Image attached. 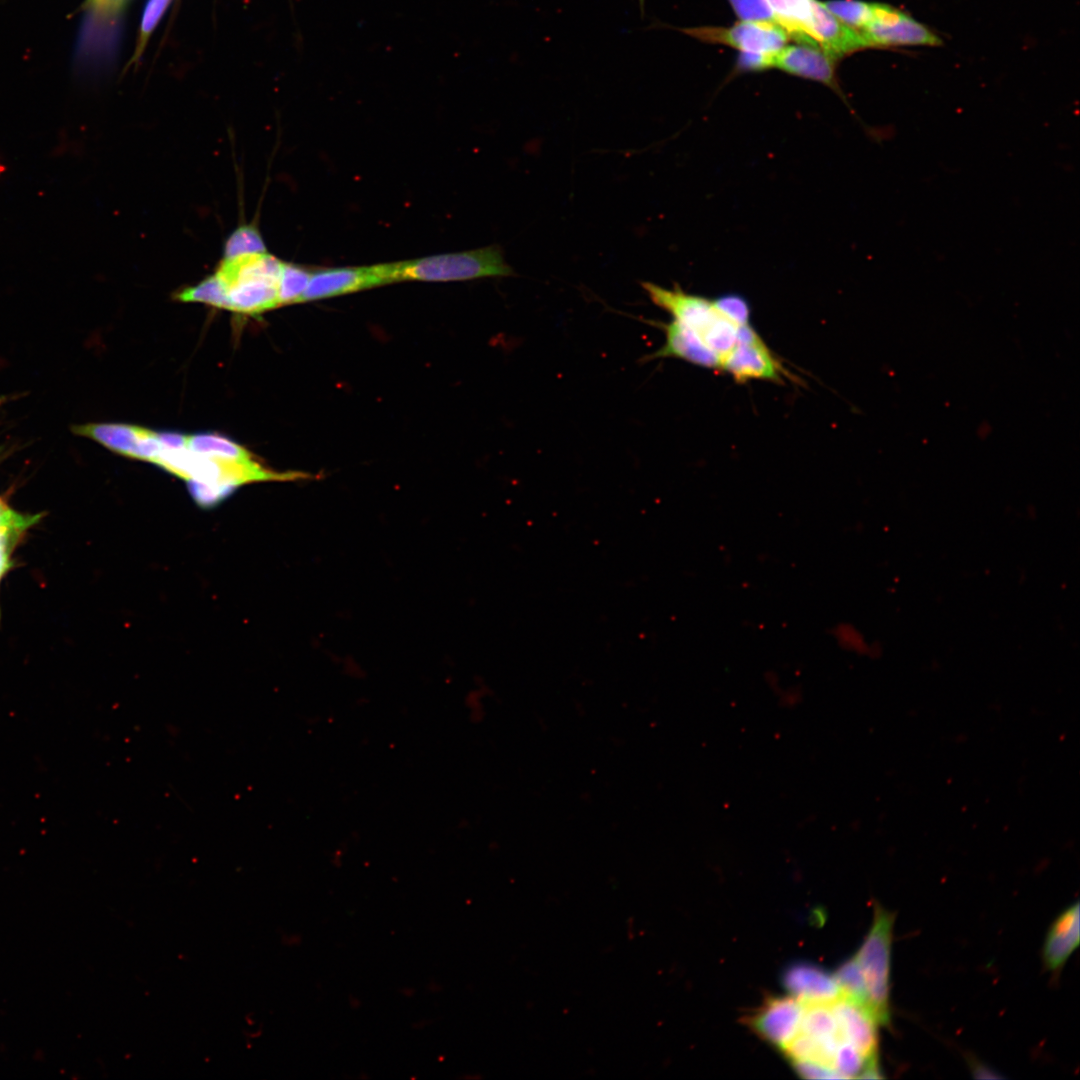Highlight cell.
Returning a JSON list of instances; mask_svg holds the SVG:
<instances>
[{
  "label": "cell",
  "mask_w": 1080,
  "mask_h": 1080,
  "mask_svg": "<svg viewBox=\"0 0 1080 1080\" xmlns=\"http://www.w3.org/2000/svg\"><path fill=\"white\" fill-rule=\"evenodd\" d=\"M380 269L387 283L404 280L462 281L513 275V269L506 263L498 245L380 264Z\"/></svg>",
  "instance_id": "obj_1"
},
{
  "label": "cell",
  "mask_w": 1080,
  "mask_h": 1080,
  "mask_svg": "<svg viewBox=\"0 0 1080 1080\" xmlns=\"http://www.w3.org/2000/svg\"><path fill=\"white\" fill-rule=\"evenodd\" d=\"M641 286L656 306L694 333L720 358V363L735 346L739 326L728 320L712 300L686 293L679 286L667 289L647 281L641 282Z\"/></svg>",
  "instance_id": "obj_2"
},
{
  "label": "cell",
  "mask_w": 1080,
  "mask_h": 1080,
  "mask_svg": "<svg viewBox=\"0 0 1080 1080\" xmlns=\"http://www.w3.org/2000/svg\"><path fill=\"white\" fill-rule=\"evenodd\" d=\"M282 263L267 252L223 259L216 274L226 287L230 310L257 314L279 306Z\"/></svg>",
  "instance_id": "obj_3"
},
{
  "label": "cell",
  "mask_w": 1080,
  "mask_h": 1080,
  "mask_svg": "<svg viewBox=\"0 0 1080 1080\" xmlns=\"http://www.w3.org/2000/svg\"><path fill=\"white\" fill-rule=\"evenodd\" d=\"M873 920L862 945L854 955L868 994L869 1011L879 1025L890 1023L891 948L895 914L879 903L873 905Z\"/></svg>",
  "instance_id": "obj_4"
},
{
  "label": "cell",
  "mask_w": 1080,
  "mask_h": 1080,
  "mask_svg": "<svg viewBox=\"0 0 1080 1080\" xmlns=\"http://www.w3.org/2000/svg\"><path fill=\"white\" fill-rule=\"evenodd\" d=\"M679 30L703 42L728 45L740 52L775 53L790 39L782 27L767 22L741 21L728 27L699 26Z\"/></svg>",
  "instance_id": "obj_5"
},
{
  "label": "cell",
  "mask_w": 1080,
  "mask_h": 1080,
  "mask_svg": "<svg viewBox=\"0 0 1080 1080\" xmlns=\"http://www.w3.org/2000/svg\"><path fill=\"white\" fill-rule=\"evenodd\" d=\"M720 369L739 383L752 379L781 382L784 372L779 361L750 324L739 327L736 344L722 358Z\"/></svg>",
  "instance_id": "obj_6"
},
{
  "label": "cell",
  "mask_w": 1080,
  "mask_h": 1080,
  "mask_svg": "<svg viewBox=\"0 0 1080 1080\" xmlns=\"http://www.w3.org/2000/svg\"><path fill=\"white\" fill-rule=\"evenodd\" d=\"M859 32L868 47L942 44L941 39L924 24L882 3L878 4L872 21Z\"/></svg>",
  "instance_id": "obj_7"
},
{
  "label": "cell",
  "mask_w": 1080,
  "mask_h": 1080,
  "mask_svg": "<svg viewBox=\"0 0 1080 1080\" xmlns=\"http://www.w3.org/2000/svg\"><path fill=\"white\" fill-rule=\"evenodd\" d=\"M803 1004L792 996H769L751 1013L744 1024L760 1039L783 1050L797 1034Z\"/></svg>",
  "instance_id": "obj_8"
},
{
  "label": "cell",
  "mask_w": 1080,
  "mask_h": 1080,
  "mask_svg": "<svg viewBox=\"0 0 1080 1080\" xmlns=\"http://www.w3.org/2000/svg\"><path fill=\"white\" fill-rule=\"evenodd\" d=\"M72 431L123 456L153 463L163 449L157 432L134 425L91 423L73 426Z\"/></svg>",
  "instance_id": "obj_9"
},
{
  "label": "cell",
  "mask_w": 1080,
  "mask_h": 1080,
  "mask_svg": "<svg viewBox=\"0 0 1080 1080\" xmlns=\"http://www.w3.org/2000/svg\"><path fill=\"white\" fill-rule=\"evenodd\" d=\"M387 284L380 265L329 268L312 272L299 303Z\"/></svg>",
  "instance_id": "obj_10"
},
{
  "label": "cell",
  "mask_w": 1080,
  "mask_h": 1080,
  "mask_svg": "<svg viewBox=\"0 0 1080 1080\" xmlns=\"http://www.w3.org/2000/svg\"><path fill=\"white\" fill-rule=\"evenodd\" d=\"M835 59L818 46L799 44L784 46L772 60V68L818 81L842 95L836 78Z\"/></svg>",
  "instance_id": "obj_11"
},
{
  "label": "cell",
  "mask_w": 1080,
  "mask_h": 1080,
  "mask_svg": "<svg viewBox=\"0 0 1080 1080\" xmlns=\"http://www.w3.org/2000/svg\"><path fill=\"white\" fill-rule=\"evenodd\" d=\"M781 978L784 989L802 1004L832 1003L841 996L834 975L809 962L792 963Z\"/></svg>",
  "instance_id": "obj_12"
},
{
  "label": "cell",
  "mask_w": 1080,
  "mask_h": 1080,
  "mask_svg": "<svg viewBox=\"0 0 1080 1080\" xmlns=\"http://www.w3.org/2000/svg\"><path fill=\"white\" fill-rule=\"evenodd\" d=\"M843 1039L867 1059L878 1057L879 1024L868 1010L840 996L831 1003Z\"/></svg>",
  "instance_id": "obj_13"
},
{
  "label": "cell",
  "mask_w": 1080,
  "mask_h": 1080,
  "mask_svg": "<svg viewBox=\"0 0 1080 1080\" xmlns=\"http://www.w3.org/2000/svg\"><path fill=\"white\" fill-rule=\"evenodd\" d=\"M811 37L835 59L868 48L858 30L840 21L818 0L813 4Z\"/></svg>",
  "instance_id": "obj_14"
},
{
  "label": "cell",
  "mask_w": 1080,
  "mask_h": 1080,
  "mask_svg": "<svg viewBox=\"0 0 1080 1080\" xmlns=\"http://www.w3.org/2000/svg\"><path fill=\"white\" fill-rule=\"evenodd\" d=\"M657 325L663 329L665 341L657 351L645 357L646 361L672 357L700 367L720 368V358L689 329L672 319L668 323Z\"/></svg>",
  "instance_id": "obj_15"
},
{
  "label": "cell",
  "mask_w": 1080,
  "mask_h": 1080,
  "mask_svg": "<svg viewBox=\"0 0 1080 1080\" xmlns=\"http://www.w3.org/2000/svg\"><path fill=\"white\" fill-rule=\"evenodd\" d=\"M1079 904L1063 911L1051 925L1043 946V961L1050 971L1060 970L1078 947Z\"/></svg>",
  "instance_id": "obj_16"
},
{
  "label": "cell",
  "mask_w": 1080,
  "mask_h": 1080,
  "mask_svg": "<svg viewBox=\"0 0 1080 1080\" xmlns=\"http://www.w3.org/2000/svg\"><path fill=\"white\" fill-rule=\"evenodd\" d=\"M815 0H767L777 23L799 44L817 46L811 37Z\"/></svg>",
  "instance_id": "obj_17"
},
{
  "label": "cell",
  "mask_w": 1080,
  "mask_h": 1080,
  "mask_svg": "<svg viewBox=\"0 0 1080 1080\" xmlns=\"http://www.w3.org/2000/svg\"><path fill=\"white\" fill-rule=\"evenodd\" d=\"M186 447L192 452L225 461L242 463L254 461L245 448L217 434L189 435Z\"/></svg>",
  "instance_id": "obj_18"
},
{
  "label": "cell",
  "mask_w": 1080,
  "mask_h": 1080,
  "mask_svg": "<svg viewBox=\"0 0 1080 1080\" xmlns=\"http://www.w3.org/2000/svg\"><path fill=\"white\" fill-rule=\"evenodd\" d=\"M798 1031L815 1039L836 1038L845 1041L839 1031L831 1003L803 1004Z\"/></svg>",
  "instance_id": "obj_19"
},
{
  "label": "cell",
  "mask_w": 1080,
  "mask_h": 1080,
  "mask_svg": "<svg viewBox=\"0 0 1080 1080\" xmlns=\"http://www.w3.org/2000/svg\"><path fill=\"white\" fill-rule=\"evenodd\" d=\"M833 975L840 988L841 996L869 1011L866 985L855 956L844 961Z\"/></svg>",
  "instance_id": "obj_20"
},
{
  "label": "cell",
  "mask_w": 1080,
  "mask_h": 1080,
  "mask_svg": "<svg viewBox=\"0 0 1080 1080\" xmlns=\"http://www.w3.org/2000/svg\"><path fill=\"white\" fill-rule=\"evenodd\" d=\"M822 3L840 21L858 31L872 21L879 4L861 0H830Z\"/></svg>",
  "instance_id": "obj_21"
},
{
  "label": "cell",
  "mask_w": 1080,
  "mask_h": 1080,
  "mask_svg": "<svg viewBox=\"0 0 1080 1080\" xmlns=\"http://www.w3.org/2000/svg\"><path fill=\"white\" fill-rule=\"evenodd\" d=\"M176 298L183 302H200L230 310L226 287L216 273L195 286L181 290Z\"/></svg>",
  "instance_id": "obj_22"
},
{
  "label": "cell",
  "mask_w": 1080,
  "mask_h": 1080,
  "mask_svg": "<svg viewBox=\"0 0 1080 1080\" xmlns=\"http://www.w3.org/2000/svg\"><path fill=\"white\" fill-rule=\"evenodd\" d=\"M264 252H266L265 243L259 230L253 224L236 228L224 244V259Z\"/></svg>",
  "instance_id": "obj_23"
},
{
  "label": "cell",
  "mask_w": 1080,
  "mask_h": 1080,
  "mask_svg": "<svg viewBox=\"0 0 1080 1080\" xmlns=\"http://www.w3.org/2000/svg\"><path fill=\"white\" fill-rule=\"evenodd\" d=\"M311 274L312 271L302 266L283 262L278 283L279 306L299 303Z\"/></svg>",
  "instance_id": "obj_24"
},
{
  "label": "cell",
  "mask_w": 1080,
  "mask_h": 1080,
  "mask_svg": "<svg viewBox=\"0 0 1080 1080\" xmlns=\"http://www.w3.org/2000/svg\"><path fill=\"white\" fill-rule=\"evenodd\" d=\"M171 0H148L140 26V33L132 61L141 56L146 43Z\"/></svg>",
  "instance_id": "obj_25"
},
{
  "label": "cell",
  "mask_w": 1080,
  "mask_h": 1080,
  "mask_svg": "<svg viewBox=\"0 0 1080 1080\" xmlns=\"http://www.w3.org/2000/svg\"><path fill=\"white\" fill-rule=\"evenodd\" d=\"M715 307L737 326L750 324L751 309L747 300L738 294H725L712 300Z\"/></svg>",
  "instance_id": "obj_26"
},
{
  "label": "cell",
  "mask_w": 1080,
  "mask_h": 1080,
  "mask_svg": "<svg viewBox=\"0 0 1080 1080\" xmlns=\"http://www.w3.org/2000/svg\"><path fill=\"white\" fill-rule=\"evenodd\" d=\"M729 2L741 21L767 22L778 25L767 0H729Z\"/></svg>",
  "instance_id": "obj_27"
},
{
  "label": "cell",
  "mask_w": 1080,
  "mask_h": 1080,
  "mask_svg": "<svg viewBox=\"0 0 1080 1080\" xmlns=\"http://www.w3.org/2000/svg\"><path fill=\"white\" fill-rule=\"evenodd\" d=\"M832 637L838 645L848 651L860 652L867 647L863 635L852 625L839 623L831 630Z\"/></svg>",
  "instance_id": "obj_28"
},
{
  "label": "cell",
  "mask_w": 1080,
  "mask_h": 1080,
  "mask_svg": "<svg viewBox=\"0 0 1080 1080\" xmlns=\"http://www.w3.org/2000/svg\"><path fill=\"white\" fill-rule=\"evenodd\" d=\"M794 1070L806 1079H842L832 1068L805 1060H791Z\"/></svg>",
  "instance_id": "obj_29"
},
{
  "label": "cell",
  "mask_w": 1080,
  "mask_h": 1080,
  "mask_svg": "<svg viewBox=\"0 0 1080 1080\" xmlns=\"http://www.w3.org/2000/svg\"><path fill=\"white\" fill-rule=\"evenodd\" d=\"M775 53L740 52L736 64L737 69L739 71L758 72L772 68Z\"/></svg>",
  "instance_id": "obj_30"
},
{
  "label": "cell",
  "mask_w": 1080,
  "mask_h": 1080,
  "mask_svg": "<svg viewBox=\"0 0 1080 1080\" xmlns=\"http://www.w3.org/2000/svg\"><path fill=\"white\" fill-rule=\"evenodd\" d=\"M32 516H24L11 510L0 499V531L15 530L24 531L28 526L34 522Z\"/></svg>",
  "instance_id": "obj_31"
},
{
  "label": "cell",
  "mask_w": 1080,
  "mask_h": 1080,
  "mask_svg": "<svg viewBox=\"0 0 1080 1080\" xmlns=\"http://www.w3.org/2000/svg\"><path fill=\"white\" fill-rule=\"evenodd\" d=\"M20 533L15 530L0 531V580L8 570L11 549Z\"/></svg>",
  "instance_id": "obj_32"
},
{
  "label": "cell",
  "mask_w": 1080,
  "mask_h": 1080,
  "mask_svg": "<svg viewBox=\"0 0 1080 1080\" xmlns=\"http://www.w3.org/2000/svg\"><path fill=\"white\" fill-rule=\"evenodd\" d=\"M158 439L161 442L164 449H182L187 448V436L179 433L162 432L157 433Z\"/></svg>",
  "instance_id": "obj_33"
}]
</instances>
